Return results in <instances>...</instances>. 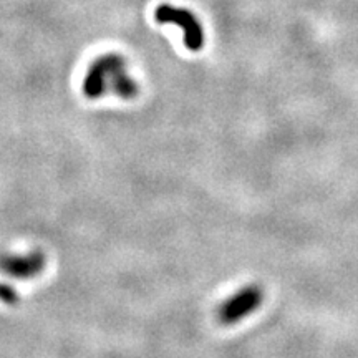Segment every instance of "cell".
I'll list each match as a JSON object with an SVG mask.
<instances>
[{
  "label": "cell",
  "mask_w": 358,
  "mask_h": 358,
  "mask_svg": "<svg viewBox=\"0 0 358 358\" xmlns=\"http://www.w3.org/2000/svg\"><path fill=\"white\" fill-rule=\"evenodd\" d=\"M110 92L122 100H133L140 92L138 83L128 75L124 58L116 53H108L93 62L83 80V95L90 100L108 95Z\"/></svg>",
  "instance_id": "6da1fadb"
},
{
  "label": "cell",
  "mask_w": 358,
  "mask_h": 358,
  "mask_svg": "<svg viewBox=\"0 0 358 358\" xmlns=\"http://www.w3.org/2000/svg\"><path fill=\"white\" fill-rule=\"evenodd\" d=\"M155 19L158 24H174L185 34V45L191 52H198L204 47V30L198 17L191 10L163 3L156 8Z\"/></svg>",
  "instance_id": "7a4b0ae2"
},
{
  "label": "cell",
  "mask_w": 358,
  "mask_h": 358,
  "mask_svg": "<svg viewBox=\"0 0 358 358\" xmlns=\"http://www.w3.org/2000/svg\"><path fill=\"white\" fill-rule=\"evenodd\" d=\"M264 301V292L259 285H245L241 290L222 302L219 307V320L221 324L232 325L248 317L249 313L256 312Z\"/></svg>",
  "instance_id": "3957f363"
},
{
  "label": "cell",
  "mask_w": 358,
  "mask_h": 358,
  "mask_svg": "<svg viewBox=\"0 0 358 358\" xmlns=\"http://www.w3.org/2000/svg\"><path fill=\"white\" fill-rule=\"evenodd\" d=\"M45 267V256L40 250L29 254H3L0 256V271L13 279H32Z\"/></svg>",
  "instance_id": "277c9868"
},
{
  "label": "cell",
  "mask_w": 358,
  "mask_h": 358,
  "mask_svg": "<svg viewBox=\"0 0 358 358\" xmlns=\"http://www.w3.org/2000/svg\"><path fill=\"white\" fill-rule=\"evenodd\" d=\"M0 301L7 303V306H15V303L19 302V294H17V290L12 289L10 285L0 282Z\"/></svg>",
  "instance_id": "5b68a950"
}]
</instances>
